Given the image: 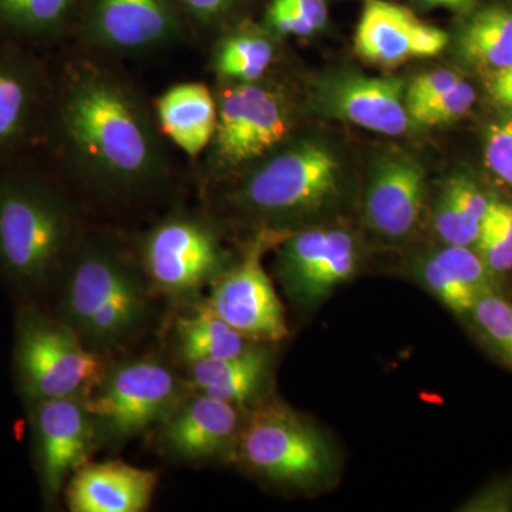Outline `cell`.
Wrapping results in <instances>:
<instances>
[{
    "label": "cell",
    "instance_id": "5b68a950",
    "mask_svg": "<svg viewBox=\"0 0 512 512\" xmlns=\"http://www.w3.org/2000/svg\"><path fill=\"white\" fill-rule=\"evenodd\" d=\"M340 163L333 151L316 141L279 147L245 178L238 200L269 218L311 214L336 197Z\"/></svg>",
    "mask_w": 512,
    "mask_h": 512
},
{
    "label": "cell",
    "instance_id": "1f68e13d",
    "mask_svg": "<svg viewBox=\"0 0 512 512\" xmlns=\"http://www.w3.org/2000/svg\"><path fill=\"white\" fill-rule=\"evenodd\" d=\"M476 101V90L467 80L461 79L456 86L433 100L410 111V120L419 126H441L463 117Z\"/></svg>",
    "mask_w": 512,
    "mask_h": 512
},
{
    "label": "cell",
    "instance_id": "8992f818",
    "mask_svg": "<svg viewBox=\"0 0 512 512\" xmlns=\"http://www.w3.org/2000/svg\"><path fill=\"white\" fill-rule=\"evenodd\" d=\"M237 439L242 461L269 480L308 484L329 467V450L318 431L281 402L256 409Z\"/></svg>",
    "mask_w": 512,
    "mask_h": 512
},
{
    "label": "cell",
    "instance_id": "836d02e7",
    "mask_svg": "<svg viewBox=\"0 0 512 512\" xmlns=\"http://www.w3.org/2000/svg\"><path fill=\"white\" fill-rule=\"evenodd\" d=\"M463 77L453 70L440 69L434 72L420 74L416 79L406 87L407 111H412L433 100L434 97L446 93L451 87L456 86Z\"/></svg>",
    "mask_w": 512,
    "mask_h": 512
},
{
    "label": "cell",
    "instance_id": "484cf974",
    "mask_svg": "<svg viewBox=\"0 0 512 512\" xmlns=\"http://www.w3.org/2000/svg\"><path fill=\"white\" fill-rule=\"evenodd\" d=\"M74 0H0V32L19 39H46L66 25Z\"/></svg>",
    "mask_w": 512,
    "mask_h": 512
},
{
    "label": "cell",
    "instance_id": "6da1fadb",
    "mask_svg": "<svg viewBox=\"0 0 512 512\" xmlns=\"http://www.w3.org/2000/svg\"><path fill=\"white\" fill-rule=\"evenodd\" d=\"M55 130L66 164L100 190H143L167 171L146 103L123 77L99 64L73 63L64 74Z\"/></svg>",
    "mask_w": 512,
    "mask_h": 512
},
{
    "label": "cell",
    "instance_id": "8d00e7d4",
    "mask_svg": "<svg viewBox=\"0 0 512 512\" xmlns=\"http://www.w3.org/2000/svg\"><path fill=\"white\" fill-rule=\"evenodd\" d=\"M512 507V487L508 484L501 485L500 488H491L487 493L478 497L474 503L470 504L468 510L478 511H507Z\"/></svg>",
    "mask_w": 512,
    "mask_h": 512
},
{
    "label": "cell",
    "instance_id": "cb8c5ba5",
    "mask_svg": "<svg viewBox=\"0 0 512 512\" xmlns=\"http://www.w3.org/2000/svg\"><path fill=\"white\" fill-rule=\"evenodd\" d=\"M252 343L205 305L177 325L178 352L188 365L237 356Z\"/></svg>",
    "mask_w": 512,
    "mask_h": 512
},
{
    "label": "cell",
    "instance_id": "4fadbf2b",
    "mask_svg": "<svg viewBox=\"0 0 512 512\" xmlns=\"http://www.w3.org/2000/svg\"><path fill=\"white\" fill-rule=\"evenodd\" d=\"M355 238L345 229L312 228L282 242L278 272L296 301L318 302L355 274Z\"/></svg>",
    "mask_w": 512,
    "mask_h": 512
},
{
    "label": "cell",
    "instance_id": "d6a6232c",
    "mask_svg": "<svg viewBox=\"0 0 512 512\" xmlns=\"http://www.w3.org/2000/svg\"><path fill=\"white\" fill-rule=\"evenodd\" d=\"M484 157L488 170L512 188V120L490 127Z\"/></svg>",
    "mask_w": 512,
    "mask_h": 512
},
{
    "label": "cell",
    "instance_id": "9c48e42d",
    "mask_svg": "<svg viewBox=\"0 0 512 512\" xmlns=\"http://www.w3.org/2000/svg\"><path fill=\"white\" fill-rule=\"evenodd\" d=\"M275 237V232H262L241 264L215 278L204 303L251 342H278L288 335L281 301L262 266V255Z\"/></svg>",
    "mask_w": 512,
    "mask_h": 512
},
{
    "label": "cell",
    "instance_id": "5bb4252c",
    "mask_svg": "<svg viewBox=\"0 0 512 512\" xmlns=\"http://www.w3.org/2000/svg\"><path fill=\"white\" fill-rule=\"evenodd\" d=\"M180 26L170 0H90L84 33L107 52L137 53L174 42Z\"/></svg>",
    "mask_w": 512,
    "mask_h": 512
},
{
    "label": "cell",
    "instance_id": "d4e9b609",
    "mask_svg": "<svg viewBox=\"0 0 512 512\" xmlns=\"http://www.w3.org/2000/svg\"><path fill=\"white\" fill-rule=\"evenodd\" d=\"M275 57V45L268 33L242 29L225 36L215 50L214 70L231 83L262 80Z\"/></svg>",
    "mask_w": 512,
    "mask_h": 512
},
{
    "label": "cell",
    "instance_id": "4316f807",
    "mask_svg": "<svg viewBox=\"0 0 512 512\" xmlns=\"http://www.w3.org/2000/svg\"><path fill=\"white\" fill-rule=\"evenodd\" d=\"M474 249L495 275L512 271V204L491 200Z\"/></svg>",
    "mask_w": 512,
    "mask_h": 512
},
{
    "label": "cell",
    "instance_id": "9a60e30c",
    "mask_svg": "<svg viewBox=\"0 0 512 512\" xmlns=\"http://www.w3.org/2000/svg\"><path fill=\"white\" fill-rule=\"evenodd\" d=\"M426 200V173L419 161L390 151L376 161L366 191L367 225L384 239L410 237Z\"/></svg>",
    "mask_w": 512,
    "mask_h": 512
},
{
    "label": "cell",
    "instance_id": "ac0fdd59",
    "mask_svg": "<svg viewBox=\"0 0 512 512\" xmlns=\"http://www.w3.org/2000/svg\"><path fill=\"white\" fill-rule=\"evenodd\" d=\"M239 429L237 404L195 393L167 417L164 443L175 456L197 460L220 453Z\"/></svg>",
    "mask_w": 512,
    "mask_h": 512
},
{
    "label": "cell",
    "instance_id": "f546056e",
    "mask_svg": "<svg viewBox=\"0 0 512 512\" xmlns=\"http://www.w3.org/2000/svg\"><path fill=\"white\" fill-rule=\"evenodd\" d=\"M451 275L456 276L461 284L466 285L477 296L495 289V275L473 247L446 245L431 254Z\"/></svg>",
    "mask_w": 512,
    "mask_h": 512
},
{
    "label": "cell",
    "instance_id": "52a82bcc",
    "mask_svg": "<svg viewBox=\"0 0 512 512\" xmlns=\"http://www.w3.org/2000/svg\"><path fill=\"white\" fill-rule=\"evenodd\" d=\"M180 386L174 373L157 360H133L106 370L84 397L87 410L110 439L136 436L167 419L178 406Z\"/></svg>",
    "mask_w": 512,
    "mask_h": 512
},
{
    "label": "cell",
    "instance_id": "83f0119b",
    "mask_svg": "<svg viewBox=\"0 0 512 512\" xmlns=\"http://www.w3.org/2000/svg\"><path fill=\"white\" fill-rule=\"evenodd\" d=\"M485 342L512 367V305L498 292L478 296L470 312Z\"/></svg>",
    "mask_w": 512,
    "mask_h": 512
},
{
    "label": "cell",
    "instance_id": "2e32d148",
    "mask_svg": "<svg viewBox=\"0 0 512 512\" xmlns=\"http://www.w3.org/2000/svg\"><path fill=\"white\" fill-rule=\"evenodd\" d=\"M447 45L444 30L387 0H367L355 36L356 52L383 67L439 55Z\"/></svg>",
    "mask_w": 512,
    "mask_h": 512
},
{
    "label": "cell",
    "instance_id": "e0dca14e",
    "mask_svg": "<svg viewBox=\"0 0 512 512\" xmlns=\"http://www.w3.org/2000/svg\"><path fill=\"white\" fill-rule=\"evenodd\" d=\"M156 487L153 471L120 461L84 463L70 476L66 503L73 512H140L147 510Z\"/></svg>",
    "mask_w": 512,
    "mask_h": 512
},
{
    "label": "cell",
    "instance_id": "603a6c76",
    "mask_svg": "<svg viewBox=\"0 0 512 512\" xmlns=\"http://www.w3.org/2000/svg\"><path fill=\"white\" fill-rule=\"evenodd\" d=\"M490 198L464 174L448 178L434 212V229L446 245L473 247L490 207Z\"/></svg>",
    "mask_w": 512,
    "mask_h": 512
},
{
    "label": "cell",
    "instance_id": "277c9868",
    "mask_svg": "<svg viewBox=\"0 0 512 512\" xmlns=\"http://www.w3.org/2000/svg\"><path fill=\"white\" fill-rule=\"evenodd\" d=\"M13 370L20 394L32 404L86 397L106 367L62 318L26 305L16 316Z\"/></svg>",
    "mask_w": 512,
    "mask_h": 512
},
{
    "label": "cell",
    "instance_id": "7c38bea8",
    "mask_svg": "<svg viewBox=\"0 0 512 512\" xmlns=\"http://www.w3.org/2000/svg\"><path fill=\"white\" fill-rule=\"evenodd\" d=\"M311 106L326 119L400 136L409 130L406 86L397 77H372L342 70L320 77L312 86Z\"/></svg>",
    "mask_w": 512,
    "mask_h": 512
},
{
    "label": "cell",
    "instance_id": "3957f363",
    "mask_svg": "<svg viewBox=\"0 0 512 512\" xmlns=\"http://www.w3.org/2000/svg\"><path fill=\"white\" fill-rule=\"evenodd\" d=\"M60 318L93 352L120 348L143 328L147 285L137 266L110 245L84 248L64 281Z\"/></svg>",
    "mask_w": 512,
    "mask_h": 512
},
{
    "label": "cell",
    "instance_id": "44dd1931",
    "mask_svg": "<svg viewBox=\"0 0 512 512\" xmlns=\"http://www.w3.org/2000/svg\"><path fill=\"white\" fill-rule=\"evenodd\" d=\"M271 356L251 345L228 359L191 363L190 384L195 393L232 404H242L258 393L268 376Z\"/></svg>",
    "mask_w": 512,
    "mask_h": 512
},
{
    "label": "cell",
    "instance_id": "8fae6325",
    "mask_svg": "<svg viewBox=\"0 0 512 512\" xmlns=\"http://www.w3.org/2000/svg\"><path fill=\"white\" fill-rule=\"evenodd\" d=\"M33 454L43 498L53 503L67 478L90 457L99 439L84 397H62L29 404Z\"/></svg>",
    "mask_w": 512,
    "mask_h": 512
},
{
    "label": "cell",
    "instance_id": "30bf717a",
    "mask_svg": "<svg viewBox=\"0 0 512 512\" xmlns=\"http://www.w3.org/2000/svg\"><path fill=\"white\" fill-rule=\"evenodd\" d=\"M224 254L214 231L190 217L168 218L143 242L150 284L168 295H185L221 275Z\"/></svg>",
    "mask_w": 512,
    "mask_h": 512
},
{
    "label": "cell",
    "instance_id": "d6986e66",
    "mask_svg": "<svg viewBox=\"0 0 512 512\" xmlns=\"http://www.w3.org/2000/svg\"><path fill=\"white\" fill-rule=\"evenodd\" d=\"M43 74L32 57L0 50V158L29 140L43 100Z\"/></svg>",
    "mask_w": 512,
    "mask_h": 512
},
{
    "label": "cell",
    "instance_id": "74e56055",
    "mask_svg": "<svg viewBox=\"0 0 512 512\" xmlns=\"http://www.w3.org/2000/svg\"><path fill=\"white\" fill-rule=\"evenodd\" d=\"M424 8L464 9L474 0H419Z\"/></svg>",
    "mask_w": 512,
    "mask_h": 512
},
{
    "label": "cell",
    "instance_id": "4dcf8cb0",
    "mask_svg": "<svg viewBox=\"0 0 512 512\" xmlns=\"http://www.w3.org/2000/svg\"><path fill=\"white\" fill-rule=\"evenodd\" d=\"M417 272L424 285L457 315H470L478 296L461 284L456 276L444 268L433 255L426 256L417 265Z\"/></svg>",
    "mask_w": 512,
    "mask_h": 512
},
{
    "label": "cell",
    "instance_id": "d590c367",
    "mask_svg": "<svg viewBox=\"0 0 512 512\" xmlns=\"http://www.w3.org/2000/svg\"><path fill=\"white\" fill-rule=\"evenodd\" d=\"M488 90L501 107L512 113V66L490 73Z\"/></svg>",
    "mask_w": 512,
    "mask_h": 512
},
{
    "label": "cell",
    "instance_id": "f1b7e54d",
    "mask_svg": "<svg viewBox=\"0 0 512 512\" xmlns=\"http://www.w3.org/2000/svg\"><path fill=\"white\" fill-rule=\"evenodd\" d=\"M326 0H272L266 23L276 35L308 37L328 23Z\"/></svg>",
    "mask_w": 512,
    "mask_h": 512
},
{
    "label": "cell",
    "instance_id": "7402d4cb",
    "mask_svg": "<svg viewBox=\"0 0 512 512\" xmlns=\"http://www.w3.org/2000/svg\"><path fill=\"white\" fill-rule=\"evenodd\" d=\"M456 47L467 66L490 73L512 66V6L477 9L461 26Z\"/></svg>",
    "mask_w": 512,
    "mask_h": 512
},
{
    "label": "cell",
    "instance_id": "e575fe53",
    "mask_svg": "<svg viewBox=\"0 0 512 512\" xmlns=\"http://www.w3.org/2000/svg\"><path fill=\"white\" fill-rule=\"evenodd\" d=\"M188 15L202 25H210L229 15L242 0H180Z\"/></svg>",
    "mask_w": 512,
    "mask_h": 512
},
{
    "label": "cell",
    "instance_id": "ffe728a7",
    "mask_svg": "<svg viewBox=\"0 0 512 512\" xmlns=\"http://www.w3.org/2000/svg\"><path fill=\"white\" fill-rule=\"evenodd\" d=\"M157 121L175 146L191 158L210 146L217 130L218 104L202 83L171 87L157 100Z\"/></svg>",
    "mask_w": 512,
    "mask_h": 512
},
{
    "label": "cell",
    "instance_id": "ba28073f",
    "mask_svg": "<svg viewBox=\"0 0 512 512\" xmlns=\"http://www.w3.org/2000/svg\"><path fill=\"white\" fill-rule=\"evenodd\" d=\"M217 104V130L211 144L218 167L237 168L262 160L281 147L291 133L288 99L261 80L232 83Z\"/></svg>",
    "mask_w": 512,
    "mask_h": 512
},
{
    "label": "cell",
    "instance_id": "7a4b0ae2",
    "mask_svg": "<svg viewBox=\"0 0 512 512\" xmlns=\"http://www.w3.org/2000/svg\"><path fill=\"white\" fill-rule=\"evenodd\" d=\"M76 222L66 198L29 173L0 175V275L22 293L42 291L72 249Z\"/></svg>",
    "mask_w": 512,
    "mask_h": 512
}]
</instances>
